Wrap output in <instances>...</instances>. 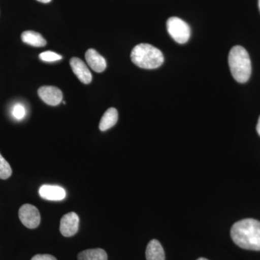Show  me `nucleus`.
I'll use <instances>...</instances> for the list:
<instances>
[{
    "label": "nucleus",
    "instance_id": "obj_12",
    "mask_svg": "<svg viewBox=\"0 0 260 260\" xmlns=\"http://www.w3.org/2000/svg\"><path fill=\"white\" fill-rule=\"evenodd\" d=\"M21 39L23 42L35 47H43L47 45V41L39 32L26 30L22 32Z\"/></svg>",
    "mask_w": 260,
    "mask_h": 260
},
{
    "label": "nucleus",
    "instance_id": "obj_5",
    "mask_svg": "<svg viewBox=\"0 0 260 260\" xmlns=\"http://www.w3.org/2000/svg\"><path fill=\"white\" fill-rule=\"evenodd\" d=\"M18 215L21 223L28 229H36L40 224V213L34 205H23V206L20 207Z\"/></svg>",
    "mask_w": 260,
    "mask_h": 260
},
{
    "label": "nucleus",
    "instance_id": "obj_13",
    "mask_svg": "<svg viewBox=\"0 0 260 260\" xmlns=\"http://www.w3.org/2000/svg\"><path fill=\"white\" fill-rule=\"evenodd\" d=\"M117 121V110L115 108H110V109H107V112L104 113L103 115L100 124H99V129L101 131H107L115 125Z\"/></svg>",
    "mask_w": 260,
    "mask_h": 260
},
{
    "label": "nucleus",
    "instance_id": "obj_16",
    "mask_svg": "<svg viewBox=\"0 0 260 260\" xmlns=\"http://www.w3.org/2000/svg\"><path fill=\"white\" fill-rule=\"evenodd\" d=\"M39 58H40L41 60L47 61V62H53V61L60 60L62 59V56L56 54L54 51H47L40 54Z\"/></svg>",
    "mask_w": 260,
    "mask_h": 260
},
{
    "label": "nucleus",
    "instance_id": "obj_21",
    "mask_svg": "<svg viewBox=\"0 0 260 260\" xmlns=\"http://www.w3.org/2000/svg\"><path fill=\"white\" fill-rule=\"evenodd\" d=\"M197 260H208V259H205V258L201 257V258H199V259H198Z\"/></svg>",
    "mask_w": 260,
    "mask_h": 260
},
{
    "label": "nucleus",
    "instance_id": "obj_6",
    "mask_svg": "<svg viewBox=\"0 0 260 260\" xmlns=\"http://www.w3.org/2000/svg\"><path fill=\"white\" fill-rule=\"evenodd\" d=\"M80 219L76 213L65 214L61 219L60 232L65 237H71L75 235L79 229Z\"/></svg>",
    "mask_w": 260,
    "mask_h": 260
},
{
    "label": "nucleus",
    "instance_id": "obj_17",
    "mask_svg": "<svg viewBox=\"0 0 260 260\" xmlns=\"http://www.w3.org/2000/svg\"><path fill=\"white\" fill-rule=\"evenodd\" d=\"M13 116L18 120H21L25 116V109L21 104H16L13 109Z\"/></svg>",
    "mask_w": 260,
    "mask_h": 260
},
{
    "label": "nucleus",
    "instance_id": "obj_3",
    "mask_svg": "<svg viewBox=\"0 0 260 260\" xmlns=\"http://www.w3.org/2000/svg\"><path fill=\"white\" fill-rule=\"evenodd\" d=\"M131 60L143 69L153 70L161 66L164 61L161 51L148 44L137 45L131 52Z\"/></svg>",
    "mask_w": 260,
    "mask_h": 260
},
{
    "label": "nucleus",
    "instance_id": "obj_8",
    "mask_svg": "<svg viewBox=\"0 0 260 260\" xmlns=\"http://www.w3.org/2000/svg\"><path fill=\"white\" fill-rule=\"evenodd\" d=\"M70 64L73 73L80 82L84 84L91 83L93 78L91 73L83 60L78 57H73L70 59Z\"/></svg>",
    "mask_w": 260,
    "mask_h": 260
},
{
    "label": "nucleus",
    "instance_id": "obj_19",
    "mask_svg": "<svg viewBox=\"0 0 260 260\" xmlns=\"http://www.w3.org/2000/svg\"><path fill=\"white\" fill-rule=\"evenodd\" d=\"M256 131H257V133L260 136V116L259 119H258L257 124H256Z\"/></svg>",
    "mask_w": 260,
    "mask_h": 260
},
{
    "label": "nucleus",
    "instance_id": "obj_9",
    "mask_svg": "<svg viewBox=\"0 0 260 260\" xmlns=\"http://www.w3.org/2000/svg\"><path fill=\"white\" fill-rule=\"evenodd\" d=\"M39 194L43 199L51 201H60L66 197V191L62 187L55 185H43L39 189Z\"/></svg>",
    "mask_w": 260,
    "mask_h": 260
},
{
    "label": "nucleus",
    "instance_id": "obj_20",
    "mask_svg": "<svg viewBox=\"0 0 260 260\" xmlns=\"http://www.w3.org/2000/svg\"><path fill=\"white\" fill-rule=\"evenodd\" d=\"M38 2H40L42 3H50L51 0H37Z\"/></svg>",
    "mask_w": 260,
    "mask_h": 260
},
{
    "label": "nucleus",
    "instance_id": "obj_7",
    "mask_svg": "<svg viewBox=\"0 0 260 260\" xmlns=\"http://www.w3.org/2000/svg\"><path fill=\"white\" fill-rule=\"evenodd\" d=\"M39 96L49 106H57L62 102L63 94L60 89L54 86H42L38 90Z\"/></svg>",
    "mask_w": 260,
    "mask_h": 260
},
{
    "label": "nucleus",
    "instance_id": "obj_10",
    "mask_svg": "<svg viewBox=\"0 0 260 260\" xmlns=\"http://www.w3.org/2000/svg\"><path fill=\"white\" fill-rule=\"evenodd\" d=\"M87 63L93 71L102 73L107 68V61L95 49H90L85 53Z\"/></svg>",
    "mask_w": 260,
    "mask_h": 260
},
{
    "label": "nucleus",
    "instance_id": "obj_2",
    "mask_svg": "<svg viewBox=\"0 0 260 260\" xmlns=\"http://www.w3.org/2000/svg\"><path fill=\"white\" fill-rule=\"evenodd\" d=\"M229 64L232 76L238 83H244L249 80L251 74V59L244 47L235 46L231 49Z\"/></svg>",
    "mask_w": 260,
    "mask_h": 260
},
{
    "label": "nucleus",
    "instance_id": "obj_14",
    "mask_svg": "<svg viewBox=\"0 0 260 260\" xmlns=\"http://www.w3.org/2000/svg\"><path fill=\"white\" fill-rule=\"evenodd\" d=\"M78 260H107V252L102 249H87L79 253Z\"/></svg>",
    "mask_w": 260,
    "mask_h": 260
},
{
    "label": "nucleus",
    "instance_id": "obj_11",
    "mask_svg": "<svg viewBox=\"0 0 260 260\" xmlns=\"http://www.w3.org/2000/svg\"><path fill=\"white\" fill-rule=\"evenodd\" d=\"M145 256L147 260H165V252L158 240L153 239L148 243Z\"/></svg>",
    "mask_w": 260,
    "mask_h": 260
},
{
    "label": "nucleus",
    "instance_id": "obj_4",
    "mask_svg": "<svg viewBox=\"0 0 260 260\" xmlns=\"http://www.w3.org/2000/svg\"><path fill=\"white\" fill-rule=\"evenodd\" d=\"M167 30L171 37L178 44H184L191 36L189 25L181 18L172 17L167 20Z\"/></svg>",
    "mask_w": 260,
    "mask_h": 260
},
{
    "label": "nucleus",
    "instance_id": "obj_15",
    "mask_svg": "<svg viewBox=\"0 0 260 260\" xmlns=\"http://www.w3.org/2000/svg\"><path fill=\"white\" fill-rule=\"evenodd\" d=\"M12 171L10 164L0 153V179H8L11 177Z\"/></svg>",
    "mask_w": 260,
    "mask_h": 260
},
{
    "label": "nucleus",
    "instance_id": "obj_18",
    "mask_svg": "<svg viewBox=\"0 0 260 260\" xmlns=\"http://www.w3.org/2000/svg\"><path fill=\"white\" fill-rule=\"evenodd\" d=\"M31 260H57L54 256L50 254H37Z\"/></svg>",
    "mask_w": 260,
    "mask_h": 260
},
{
    "label": "nucleus",
    "instance_id": "obj_1",
    "mask_svg": "<svg viewBox=\"0 0 260 260\" xmlns=\"http://www.w3.org/2000/svg\"><path fill=\"white\" fill-rule=\"evenodd\" d=\"M231 237L242 249L260 251V222L251 218L239 220L233 225Z\"/></svg>",
    "mask_w": 260,
    "mask_h": 260
},
{
    "label": "nucleus",
    "instance_id": "obj_22",
    "mask_svg": "<svg viewBox=\"0 0 260 260\" xmlns=\"http://www.w3.org/2000/svg\"><path fill=\"white\" fill-rule=\"evenodd\" d=\"M259 10H260V0H259Z\"/></svg>",
    "mask_w": 260,
    "mask_h": 260
}]
</instances>
